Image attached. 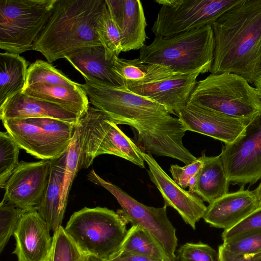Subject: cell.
<instances>
[{
	"mask_svg": "<svg viewBox=\"0 0 261 261\" xmlns=\"http://www.w3.org/2000/svg\"><path fill=\"white\" fill-rule=\"evenodd\" d=\"M28 62L19 54H0V106L25 88Z\"/></svg>",
	"mask_w": 261,
	"mask_h": 261,
	"instance_id": "cell-25",
	"label": "cell"
},
{
	"mask_svg": "<svg viewBox=\"0 0 261 261\" xmlns=\"http://www.w3.org/2000/svg\"><path fill=\"white\" fill-rule=\"evenodd\" d=\"M23 210L6 202L0 204V252H2L13 235L23 214Z\"/></svg>",
	"mask_w": 261,
	"mask_h": 261,
	"instance_id": "cell-32",
	"label": "cell"
},
{
	"mask_svg": "<svg viewBox=\"0 0 261 261\" xmlns=\"http://www.w3.org/2000/svg\"><path fill=\"white\" fill-rule=\"evenodd\" d=\"M36 99L59 106L81 117L88 110L89 100L80 86L71 88L63 86L37 84L25 88L22 92Z\"/></svg>",
	"mask_w": 261,
	"mask_h": 261,
	"instance_id": "cell-22",
	"label": "cell"
},
{
	"mask_svg": "<svg viewBox=\"0 0 261 261\" xmlns=\"http://www.w3.org/2000/svg\"><path fill=\"white\" fill-rule=\"evenodd\" d=\"M6 131L28 153L41 160H52L65 152L69 146L50 136L29 119L2 120Z\"/></svg>",
	"mask_w": 261,
	"mask_h": 261,
	"instance_id": "cell-16",
	"label": "cell"
},
{
	"mask_svg": "<svg viewBox=\"0 0 261 261\" xmlns=\"http://www.w3.org/2000/svg\"><path fill=\"white\" fill-rule=\"evenodd\" d=\"M177 117L186 131L201 134L225 144L232 142L250 120L229 117L190 102Z\"/></svg>",
	"mask_w": 261,
	"mask_h": 261,
	"instance_id": "cell-14",
	"label": "cell"
},
{
	"mask_svg": "<svg viewBox=\"0 0 261 261\" xmlns=\"http://www.w3.org/2000/svg\"><path fill=\"white\" fill-rule=\"evenodd\" d=\"M119 251L149 256L162 261H176L166 252L161 243L149 231L138 225H132Z\"/></svg>",
	"mask_w": 261,
	"mask_h": 261,
	"instance_id": "cell-26",
	"label": "cell"
},
{
	"mask_svg": "<svg viewBox=\"0 0 261 261\" xmlns=\"http://www.w3.org/2000/svg\"><path fill=\"white\" fill-rule=\"evenodd\" d=\"M65 58L83 76L115 87L124 86L121 79L113 70L114 60L107 59L105 50L102 45L79 49Z\"/></svg>",
	"mask_w": 261,
	"mask_h": 261,
	"instance_id": "cell-20",
	"label": "cell"
},
{
	"mask_svg": "<svg viewBox=\"0 0 261 261\" xmlns=\"http://www.w3.org/2000/svg\"><path fill=\"white\" fill-rule=\"evenodd\" d=\"M98 261H100L99 260H98Z\"/></svg>",
	"mask_w": 261,
	"mask_h": 261,
	"instance_id": "cell-46",
	"label": "cell"
},
{
	"mask_svg": "<svg viewBox=\"0 0 261 261\" xmlns=\"http://www.w3.org/2000/svg\"><path fill=\"white\" fill-rule=\"evenodd\" d=\"M121 36L122 51L141 49L147 38L146 20L139 0H106Z\"/></svg>",
	"mask_w": 261,
	"mask_h": 261,
	"instance_id": "cell-17",
	"label": "cell"
},
{
	"mask_svg": "<svg viewBox=\"0 0 261 261\" xmlns=\"http://www.w3.org/2000/svg\"><path fill=\"white\" fill-rule=\"evenodd\" d=\"M200 74L202 72L197 71L174 75L152 83L126 88L160 104L170 114L178 117L188 104L197 83V78Z\"/></svg>",
	"mask_w": 261,
	"mask_h": 261,
	"instance_id": "cell-15",
	"label": "cell"
},
{
	"mask_svg": "<svg viewBox=\"0 0 261 261\" xmlns=\"http://www.w3.org/2000/svg\"><path fill=\"white\" fill-rule=\"evenodd\" d=\"M128 223L120 210L84 207L71 216L64 229L82 254L107 261L120 250Z\"/></svg>",
	"mask_w": 261,
	"mask_h": 261,
	"instance_id": "cell-4",
	"label": "cell"
},
{
	"mask_svg": "<svg viewBox=\"0 0 261 261\" xmlns=\"http://www.w3.org/2000/svg\"><path fill=\"white\" fill-rule=\"evenodd\" d=\"M51 160L20 161L6 184L2 201L25 211L37 209L47 186Z\"/></svg>",
	"mask_w": 261,
	"mask_h": 261,
	"instance_id": "cell-11",
	"label": "cell"
},
{
	"mask_svg": "<svg viewBox=\"0 0 261 261\" xmlns=\"http://www.w3.org/2000/svg\"><path fill=\"white\" fill-rule=\"evenodd\" d=\"M258 207L253 191L242 186L237 192L228 193L207 206L203 217L211 226L228 229L233 227Z\"/></svg>",
	"mask_w": 261,
	"mask_h": 261,
	"instance_id": "cell-18",
	"label": "cell"
},
{
	"mask_svg": "<svg viewBox=\"0 0 261 261\" xmlns=\"http://www.w3.org/2000/svg\"><path fill=\"white\" fill-rule=\"evenodd\" d=\"M219 155L230 184L252 185L261 178V112Z\"/></svg>",
	"mask_w": 261,
	"mask_h": 261,
	"instance_id": "cell-10",
	"label": "cell"
},
{
	"mask_svg": "<svg viewBox=\"0 0 261 261\" xmlns=\"http://www.w3.org/2000/svg\"><path fill=\"white\" fill-rule=\"evenodd\" d=\"M212 27L214 50L211 74L234 73L253 84L261 53V0H242Z\"/></svg>",
	"mask_w": 261,
	"mask_h": 261,
	"instance_id": "cell-1",
	"label": "cell"
},
{
	"mask_svg": "<svg viewBox=\"0 0 261 261\" xmlns=\"http://www.w3.org/2000/svg\"><path fill=\"white\" fill-rule=\"evenodd\" d=\"M142 157L148 165L151 181L161 193L165 206L175 209L184 222L193 229L196 224L204 215L207 206L196 194L181 188L159 165L152 155L144 152Z\"/></svg>",
	"mask_w": 261,
	"mask_h": 261,
	"instance_id": "cell-12",
	"label": "cell"
},
{
	"mask_svg": "<svg viewBox=\"0 0 261 261\" xmlns=\"http://www.w3.org/2000/svg\"><path fill=\"white\" fill-rule=\"evenodd\" d=\"M257 199L258 207H261V182L258 186L253 191Z\"/></svg>",
	"mask_w": 261,
	"mask_h": 261,
	"instance_id": "cell-40",
	"label": "cell"
},
{
	"mask_svg": "<svg viewBox=\"0 0 261 261\" xmlns=\"http://www.w3.org/2000/svg\"><path fill=\"white\" fill-rule=\"evenodd\" d=\"M258 228H261V207L251 213L233 227L224 230L221 237L224 241L243 232Z\"/></svg>",
	"mask_w": 261,
	"mask_h": 261,
	"instance_id": "cell-36",
	"label": "cell"
},
{
	"mask_svg": "<svg viewBox=\"0 0 261 261\" xmlns=\"http://www.w3.org/2000/svg\"><path fill=\"white\" fill-rule=\"evenodd\" d=\"M222 245L229 251L237 254L260 253L261 228L243 232L223 241Z\"/></svg>",
	"mask_w": 261,
	"mask_h": 261,
	"instance_id": "cell-31",
	"label": "cell"
},
{
	"mask_svg": "<svg viewBox=\"0 0 261 261\" xmlns=\"http://www.w3.org/2000/svg\"><path fill=\"white\" fill-rule=\"evenodd\" d=\"M50 261H77L82 253L61 226L53 234Z\"/></svg>",
	"mask_w": 261,
	"mask_h": 261,
	"instance_id": "cell-33",
	"label": "cell"
},
{
	"mask_svg": "<svg viewBox=\"0 0 261 261\" xmlns=\"http://www.w3.org/2000/svg\"><path fill=\"white\" fill-rule=\"evenodd\" d=\"M218 252L219 261H257L261 257V253L250 255L231 252L222 244L219 246Z\"/></svg>",
	"mask_w": 261,
	"mask_h": 261,
	"instance_id": "cell-37",
	"label": "cell"
},
{
	"mask_svg": "<svg viewBox=\"0 0 261 261\" xmlns=\"http://www.w3.org/2000/svg\"><path fill=\"white\" fill-rule=\"evenodd\" d=\"M203 164V157L202 155L184 167L172 165L170 171L173 180L179 186L184 189L189 188V191L192 193Z\"/></svg>",
	"mask_w": 261,
	"mask_h": 261,
	"instance_id": "cell-35",
	"label": "cell"
},
{
	"mask_svg": "<svg viewBox=\"0 0 261 261\" xmlns=\"http://www.w3.org/2000/svg\"><path fill=\"white\" fill-rule=\"evenodd\" d=\"M253 84L261 99V82H255Z\"/></svg>",
	"mask_w": 261,
	"mask_h": 261,
	"instance_id": "cell-41",
	"label": "cell"
},
{
	"mask_svg": "<svg viewBox=\"0 0 261 261\" xmlns=\"http://www.w3.org/2000/svg\"><path fill=\"white\" fill-rule=\"evenodd\" d=\"M176 261H219L218 252L201 242L186 243L177 251Z\"/></svg>",
	"mask_w": 261,
	"mask_h": 261,
	"instance_id": "cell-34",
	"label": "cell"
},
{
	"mask_svg": "<svg viewBox=\"0 0 261 261\" xmlns=\"http://www.w3.org/2000/svg\"><path fill=\"white\" fill-rule=\"evenodd\" d=\"M37 84L63 86L71 88H76L80 85L71 81L51 63L41 60H36L28 67L24 89L31 85Z\"/></svg>",
	"mask_w": 261,
	"mask_h": 261,
	"instance_id": "cell-28",
	"label": "cell"
},
{
	"mask_svg": "<svg viewBox=\"0 0 261 261\" xmlns=\"http://www.w3.org/2000/svg\"><path fill=\"white\" fill-rule=\"evenodd\" d=\"M57 0H0V48L19 54L32 49Z\"/></svg>",
	"mask_w": 261,
	"mask_h": 261,
	"instance_id": "cell-7",
	"label": "cell"
},
{
	"mask_svg": "<svg viewBox=\"0 0 261 261\" xmlns=\"http://www.w3.org/2000/svg\"><path fill=\"white\" fill-rule=\"evenodd\" d=\"M79 123L82 142L81 169L88 168L96 156L103 154L114 155L145 167L141 149L99 109L89 106Z\"/></svg>",
	"mask_w": 261,
	"mask_h": 261,
	"instance_id": "cell-6",
	"label": "cell"
},
{
	"mask_svg": "<svg viewBox=\"0 0 261 261\" xmlns=\"http://www.w3.org/2000/svg\"><path fill=\"white\" fill-rule=\"evenodd\" d=\"M214 39L212 25H206L168 37L155 36L140 50L143 63L167 66L181 74L211 71Z\"/></svg>",
	"mask_w": 261,
	"mask_h": 261,
	"instance_id": "cell-3",
	"label": "cell"
},
{
	"mask_svg": "<svg viewBox=\"0 0 261 261\" xmlns=\"http://www.w3.org/2000/svg\"><path fill=\"white\" fill-rule=\"evenodd\" d=\"M89 261H98V259H97L95 257H92V256H90V259H89Z\"/></svg>",
	"mask_w": 261,
	"mask_h": 261,
	"instance_id": "cell-44",
	"label": "cell"
},
{
	"mask_svg": "<svg viewBox=\"0 0 261 261\" xmlns=\"http://www.w3.org/2000/svg\"><path fill=\"white\" fill-rule=\"evenodd\" d=\"M3 119L48 118L76 124L80 117L75 113L57 105L36 99L25 94H17L0 106Z\"/></svg>",
	"mask_w": 261,
	"mask_h": 261,
	"instance_id": "cell-19",
	"label": "cell"
},
{
	"mask_svg": "<svg viewBox=\"0 0 261 261\" xmlns=\"http://www.w3.org/2000/svg\"><path fill=\"white\" fill-rule=\"evenodd\" d=\"M112 68L125 87L152 83L181 74L167 66L143 63L139 58L128 60L117 57Z\"/></svg>",
	"mask_w": 261,
	"mask_h": 261,
	"instance_id": "cell-23",
	"label": "cell"
},
{
	"mask_svg": "<svg viewBox=\"0 0 261 261\" xmlns=\"http://www.w3.org/2000/svg\"><path fill=\"white\" fill-rule=\"evenodd\" d=\"M82 142L81 127L79 122L72 140L67 150L66 165L61 193V209L65 214L71 187L77 172L81 170Z\"/></svg>",
	"mask_w": 261,
	"mask_h": 261,
	"instance_id": "cell-27",
	"label": "cell"
},
{
	"mask_svg": "<svg viewBox=\"0 0 261 261\" xmlns=\"http://www.w3.org/2000/svg\"><path fill=\"white\" fill-rule=\"evenodd\" d=\"M66 155L67 151L59 157L51 160L47 186L37 209L53 232L62 226L64 216L61 209V193Z\"/></svg>",
	"mask_w": 261,
	"mask_h": 261,
	"instance_id": "cell-21",
	"label": "cell"
},
{
	"mask_svg": "<svg viewBox=\"0 0 261 261\" xmlns=\"http://www.w3.org/2000/svg\"><path fill=\"white\" fill-rule=\"evenodd\" d=\"M105 5L106 0H57L32 50L51 63L79 49L102 45L96 28Z\"/></svg>",
	"mask_w": 261,
	"mask_h": 261,
	"instance_id": "cell-2",
	"label": "cell"
},
{
	"mask_svg": "<svg viewBox=\"0 0 261 261\" xmlns=\"http://www.w3.org/2000/svg\"><path fill=\"white\" fill-rule=\"evenodd\" d=\"M90 256L82 254L77 261H89Z\"/></svg>",
	"mask_w": 261,
	"mask_h": 261,
	"instance_id": "cell-42",
	"label": "cell"
},
{
	"mask_svg": "<svg viewBox=\"0 0 261 261\" xmlns=\"http://www.w3.org/2000/svg\"><path fill=\"white\" fill-rule=\"evenodd\" d=\"M189 102L245 120L261 112V99L255 88L241 76L228 72L211 74L197 82Z\"/></svg>",
	"mask_w": 261,
	"mask_h": 261,
	"instance_id": "cell-5",
	"label": "cell"
},
{
	"mask_svg": "<svg viewBox=\"0 0 261 261\" xmlns=\"http://www.w3.org/2000/svg\"><path fill=\"white\" fill-rule=\"evenodd\" d=\"M107 261H123L121 259H120L117 256H113L110 259H108Z\"/></svg>",
	"mask_w": 261,
	"mask_h": 261,
	"instance_id": "cell-43",
	"label": "cell"
},
{
	"mask_svg": "<svg viewBox=\"0 0 261 261\" xmlns=\"http://www.w3.org/2000/svg\"><path fill=\"white\" fill-rule=\"evenodd\" d=\"M257 261H261V257L259 258Z\"/></svg>",
	"mask_w": 261,
	"mask_h": 261,
	"instance_id": "cell-45",
	"label": "cell"
},
{
	"mask_svg": "<svg viewBox=\"0 0 261 261\" xmlns=\"http://www.w3.org/2000/svg\"><path fill=\"white\" fill-rule=\"evenodd\" d=\"M242 0H158L161 5L151 31L155 36L168 37L212 25Z\"/></svg>",
	"mask_w": 261,
	"mask_h": 261,
	"instance_id": "cell-8",
	"label": "cell"
},
{
	"mask_svg": "<svg viewBox=\"0 0 261 261\" xmlns=\"http://www.w3.org/2000/svg\"><path fill=\"white\" fill-rule=\"evenodd\" d=\"M202 155L203 164L192 193L210 204L228 193L230 182L220 155Z\"/></svg>",
	"mask_w": 261,
	"mask_h": 261,
	"instance_id": "cell-24",
	"label": "cell"
},
{
	"mask_svg": "<svg viewBox=\"0 0 261 261\" xmlns=\"http://www.w3.org/2000/svg\"><path fill=\"white\" fill-rule=\"evenodd\" d=\"M115 256L123 261H162L149 256L123 251H118Z\"/></svg>",
	"mask_w": 261,
	"mask_h": 261,
	"instance_id": "cell-38",
	"label": "cell"
},
{
	"mask_svg": "<svg viewBox=\"0 0 261 261\" xmlns=\"http://www.w3.org/2000/svg\"><path fill=\"white\" fill-rule=\"evenodd\" d=\"M50 231L36 209L25 213L13 234L16 243L12 253L17 261H50L53 248Z\"/></svg>",
	"mask_w": 261,
	"mask_h": 261,
	"instance_id": "cell-13",
	"label": "cell"
},
{
	"mask_svg": "<svg viewBox=\"0 0 261 261\" xmlns=\"http://www.w3.org/2000/svg\"><path fill=\"white\" fill-rule=\"evenodd\" d=\"M87 179L112 194L120 205V211L127 221L151 233L161 243L168 256L176 261V229L167 217L166 206L158 208L140 203L117 186L102 178L94 170L87 175Z\"/></svg>",
	"mask_w": 261,
	"mask_h": 261,
	"instance_id": "cell-9",
	"label": "cell"
},
{
	"mask_svg": "<svg viewBox=\"0 0 261 261\" xmlns=\"http://www.w3.org/2000/svg\"><path fill=\"white\" fill-rule=\"evenodd\" d=\"M96 31L99 41L105 50L107 59L114 60L122 51L121 36L106 3L97 21Z\"/></svg>",
	"mask_w": 261,
	"mask_h": 261,
	"instance_id": "cell-29",
	"label": "cell"
},
{
	"mask_svg": "<svg viewBox=\"0 0 261 261\" xmlns=\"http://www.w3.org/2000/svg\"><path fill=\"white\" fill-rule=\"evenodd\" d=\"M20 147L9 133H0V187L4 188L7 181L19 162Z\"/></svg>",
	"mask_w": 261,
	"mask_h": 261,
	"instance_id": "cell-30",
	"label": "cell"
},
{
	"mask_svg": "<svg viewBox=\"0 0 261 261\" xmlns=\"http://www.w3.org/2000/svg\"><path fill=\"white\" fill-rule=\"evenodd\" d=\"M255 82H261V53L255 70L253 83Z\"/></svg>",
	"mask_w": 261,
	"mask_h": 261,
	"instance_id": "cell-39",
	"label": "cell"
}]
</instances>
